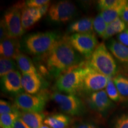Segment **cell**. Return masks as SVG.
I'll list each match as a JSON object with an SVG mask.
<instances>
[{"instance_id":"24","label":"cell","mask_w":128,"mask_h":128,"mask_svg":"<svg viewBox=\"0 0 128 128\" xmlns=\"http://www.w3.org/2000/svg\"><path fill=\"white\" fill-rule=\"evenodd\" d=\"M19 113H6L0 115L1 128H12L15 121L19 118Z\"/></svg>"},{"instance_id":"35","label":"cell","mask_w":128,"mask_h":128,"mask_svg":"<svg viewBox=\"0 0 128 128\" xmlns=\"http://www.w3.org/2000/svg\"><path fill=\"white\" fill-rule=\"evenodd\" d=\"M12 128H30L24 122L18 118L15 121Z\"/></svg>"},{"instance_id":"8","label":"cell","mask_w":128,"mask_h":128,"mask_svg":"<svg viewBox=\"0 0 128 128\" xmlns=\"http://www.w3.org/2000/svg\"><path fill=\"white\" fill-rule=\"evenodd\" d=\"M49 17L58 23H66L71 20L76 12L75 4L70 1H60L50 6Z\"/></svg>"},{"instance_id":"30","label":"cell","mask_w":128,"mask_h":128,"mask_svg":"<svg viewBox=\"0 0 128 128\" xmlns=\"http://www.w3.org/2000/svg\"><path fill=\"white\" fill-rule=\"evenodd\" d=\"M114 128H128V115L123 114L116 119L114 124Z\"/></svg>"},{"instance_id":"17","label":"cell","mask_w":128,"mask_h":128,"mask_svg":"<svg viewBox=\"0 0 128 128\" xmlns=\"http://www.w3.org/2000/svg\"><path fill=\"white\" fill-rule=\"evenodd\" d=\"M93 20L92 18L85 17L71 24L68 28L69 32L74 33H92Z\"/></svg>"},{"instance_id":"37","label":"cell","mask_w":128,"mask_h":128,"mask_svg":"<svg viewBox=\"0 0 128 128\" xmlns=\"http://www.w3.org/2000/svg\"><path fill=\"white\" fill-rule=\"evenodd\" d=\"M72 128H97L94 124H82Z\"/></svg>"},{"instance_id":"7","label":"cell","mask_w":128,"mask_h":128,"mask_svg":"<svg viewBox=\"0 0 128 128\" xmlns=\"http://www.w3.org/2000/svg\"><path fill=\"white\" fill-rule=\"evenodd\" d=\"M46 98L42 94H30L22 92L16 96L14 105L22 112L40 113L44 109Z\"/></svg>"},{"instance_id":"14","label":"cell","mask_w":128,"mask_h":128,"mask_svg":"<svg viewBox=\"0 0 128 128\" xmlns=\"http://www.w3.org/2000/svg\"><path fill=\"white\" fill-rule=\"evenodd\" d=\"M90 102L97 111L103 112L108 110L112 106V101L106 90L94 92L90 96Z\"/></svg>"},{"instance_id":"16","label":"cell","mask_w":128,"mask_h":128,"mask_svg":"<svg viewBox=\"0 0 128 128\" xmlns=\"http://www.w3.org/2000/svg\"><path fill=\"white\" fill-rule=\"evenodd\" d=\"M42 17L37 8L25 7L22 10V23L24 30L30 29Z\"/></svg>"},{"instance_id":"33","label":"cell","mask_w":128,"mask_h":128,"mask_svg":"<svg viewBox=\"0 0 128 128\" xmlns=\"http://www.w3.org/2000/svg\"><path fill=\"white\" fill-rule=\"evenodd\" d=\"M7 38H8V34L7 27H6L4 19H2L1 20V24H0V40H1V42Z\"/></svg>"},{"instance_id":"10","label":"cell","mask_w":128,"mask_h":128,"mask_svg":"<svg viewBox=\"0 0 128 128\" xmlns=\"http://www.w3.org/2000/svg\"><path fill=\"white\" fill-rule=\"evenodd\" d=\"M52 98L62 111L71 115L76 116L82 113L84 106L81 100L74 94H63L54 92Z\"/></svg>"},{"instance_id":"23","label":"cell","mask_w":128,"mask_h":128,"mask_svg":"<svg viewBox=\"0 0 128 128\" xmlns=\"http://www.w3.org/2000/svg\"><path fill=\"white\" fill-rule=\"evenodd\" d=\"M112 80L124 100L128 99V77L123 75H118Z\"/></svg>"},{"instance_id":"15","label":"cell","mask_w":128,"mask_h":128,"mask_svg":"<svg viewBox=\"0 0 128 128\" xmlns=\"http://www.w3.org/2000/svg\"><path fill=\"white\" fill-rule=\"evenodd\" d=\"M22 83L27 93L36 94L40 89L42 82L38 74H22Z\"/></svg>"},{"instance_id":"11","label":"cell","mask_w":128,"mask_h":128,"mask_svg":"<svg viewBox=\"0 0 128 128\" xmlns=\"http://www.w3.org/2000/svg\"><path fill=\"white\" fill-rule=\"evenodd\" d=\"M1 83L5 92L18 94L23 89L22 83V76L20 72L14 70L1 77Z\"/></svg>"},{"instance_id":"9","label":"cell","mask_w":128,"mask_h":128,"mask_svg":"<svg viewBox=\"0 0 128 128\" xmlns=\"http://www.w3.org/2000/svg\"><path fill=\"white\" fill-rule=\"evenodd\" d=\"M110 78L96 71L88 64L84 67L82 89L93 92L103 90L106 87Z\"/></svg>"},{"instance_id":"34","label":"cell","mask_w":128,"mask_h":128,"mask_svg":"<svg viewBox=\"0 0 128 128\" xmlns=\"http://www.w3.org/2000/svg\"><path fill=\"white\" fill-rule=\"evenodd\" d=\"M120 17L124 22V23L128 25V2L124 6Z\"/></svg>"},{"instance_id":"2","label":"cell","mask_w":128,"mask_h":128,"mask_svg":"<svg viewBox=\"0 0 128 128\" xmlns=\"http://www.w3.org/2000/svg\"><path fill=\"white\" fill-rule=\"evenodd\" d=\"M89 65L97 71L110 78L116 76V62L104 43L98 44L90 58Z\"/></svg>"},{"instance_id":"29","label":"cell","mask_w":128,"mask_h":128,"mask_svg":"<svg viewBox=\"0 0 128 128\" xmlns=\"http://www.w3.org/2000/svg\"><path fill=\"white\" fill-rule=\"evenodd\" d=\"M122 2V0H100L98 1V7L102 12L116 7Z\"/></svg>"},{"instance_id":"18","label":"cell","mask_w":128,"mask_h":128,"mask_svg":"<svg viewBox=\"0 0 128 128\" xmlns=\"http://www.w3.org/2000/svg\"><path fill=\"white\" fill-rule=\"evenodd\" d=\"M19 118L30 128H39L44 122V115L36 112H20Z\"/></svg>"},{"instance_id":"22","label":"cell","mask_w":128,"mask_h":128,"mask_svg":"<svg viewBox=\"0 0 128 128\" xmlns=\"http://www.w3.org/2000/svg\"><path fill=\"white\" fill-rule=\"evenodd\" d=\"M126 24L122 20L120 17L117 18L111 23L108 24L107 27L104 34L103 36V39H108L118 33H120L125 30Z\"/></svg>"},{"instance_id":"1","label":"cell","mask_w":128,"mask_h":128,"mask_svg":"<svg viewBox=\"0 0 128 128\" xmlns=\"http://www.w3.org/2000/svg\"><path fill=\"white\" fill-rule=\"evenodd\" d=\"M79 61L76 51L72 47L68 38L60 39L48 54L46 66L55 76L69 70Z\"/></svg>"},{"instance_id":"32","label":"cell","mask_w":128,"mask_h":128,"mask_svg":"<svg viewBox=\"0 0 128 128\" xmlns=\"http://www.w3.org/2000/svg\"><path fill=\"white\" fill-rule=\"evenodd\" d=\"M117 38L119 43L128 47V29H126L119 33Z\"/></svg>"},{"instance_id":"6","label":"cell","mask_w":128,"mask_h":128,"mask_svg":"<svg viewBox=\"0 0 128 128\" xmlns=\"http://www.w3.org/2000/svg\"><path fill=\"white\" fill-rule=\"evenodd\" d=\"M24 3L16 4L15 6L8 10L5 13L4 20L8 31V38L17 39L23 36L24 30L22 23V8L26 6Z\"/></svg>"},{"instance_id":"38","label":"cell","mask_w":128,"mask_h":128,"mask_svg":"<svg viewBox=\"0 0 128 128\" xmlns=\"http://www.w3.org/2000/svg\"><path fill=\"white\" fill-rule=\"evenodd\" d=\"M39 128H51L49 127V126H47V125H46V124H42V125H41L40 127Z\"/></svg>"},{"instance_id":"20","label":"cell","mask_w":128,"mask_h":128,"mask_svg":"<svg viewBox=\"0 0 128 128\" xmlns=\"http://www.w3.org/2000/svg\"><path fill=\"white\" fill-rule=\"evenodd\" d=\"M128 1L127 0H122V2L116 7L110 8L106 10L102 11L100 14L104 21L108 24L111 23L113 21L116 20L117 18L120 17L124 7V6L127 4Z\"/></svg>"},{"instance_id":"19","label":"cell","mask_w":128,"mask_h":128,"mask_svg":"<svg viewBox=\"0 0 128 128\" xmlns=\"http://www.w3.org/2000/svg\"><path fill=\"white\" fill-rule=\"evenodd\" d=\"M70 122V118L66 115L55 114L47 117L44 123L51 128H66Z\"/></svg>"},{"instance_id":"3","label":"cell","mask_w":128,"mask_h":128,"mask_svg":"<svg viewBox=\"0 0 128 128\" xmlns=\"http://www.w3.org/2000/svg\"><path fill=\"white\" fill-rule=\"evenodd\" d=\"M59 40L58 36L55 32H39L26 38L25 46L32 55L40 56L49 54Z\"/></svg>"},{"instance_id":"21","label":"cell","mask_w":128,"mask_h":128,"mask_svg":"<svg viewBox=\"0 0 128 128\" xmlns=\"http://www.w3.org/2000/svg\"><path fill=\"white\" fill-rule=\"evenodd\" d=\"M16 60L22 74H38L34 64L27 55L20 54Z\"/></svg>"},{"instance_id":"13","label":"cell","mask_w":128,"mask_h":128,"mask_svg":"<svg viewBox=\"0 0 128 128\" xmlns=\"http://www.w3.org/2000/svg\"><path fill=\"white\" fill-rule=\"evenodd\" d=\"M108 48L112 55L128 71V47L112 39L108 43Z\"/></svg>"},{"instance_id":"26","label":"cell","mask_w":128,"mask_h":128,"mask_svg":"<svg viewBox=\"0 0 128 128\" xmlns=\"http://www.w3.org/2000/svg\"><path fill=\"white\" fill-rule=\"evenodd\" d=\"M16 65L12 60L1 57L0 58V76L2 77L10 72L15 70Z\"/></svg>"},{"instance_id":"5","label":"cell","mask_w":128,"mask_h":128,"mask_svg":"<svg viewBox=\"0 0 128 128\" xmlns=\"http://www.w3.org/2000/svg\"><path fill=\"white\" fill-rule=\"evenodd\" d=\"M68 39L74 49L87 58H90L98 46V41L93 32L74 33Z\"/></svg>"},{"instance_id":"25","label":"cell","mask_w":128,"mask_h":128,"mask_svg":"<svg viewBox=\"0 0 128 128\" xmlns=\"http://www.w3.org/2000/svg\"><path fill=\"white\" fill-rule=\"evenodd\" d=\"M106 92L109 98L112 101L119 102V101L124 100L119 92H118L112 78H110L108 80V85L106 87Z\"/></svg>"},{"instance_id":"4","label":"cell","mask_w":128,"mask_h":128,"mask_svg":"<svg viewBox=\"0 0 128 128\" xmlns=\"http://www.w3.org/2000/svg\"><path fill=\"white\" fill-rule=\"evenodd\" d=\"M84 68L76 67L60 75L56 82V87L60 92L69 94H76L82 89Z\"/></svg>"},{"instance_id":"27","label":"cell","mask_w":128,"mask_h":128,"mask_svg":"<svg viewBox=\"0 0 128 128\" xmlns=\"http://www.w3.org/2000/svg\"><path fill=\"white\" fill-rule=\"evenodd\" d=\"M108 25L100 14L97 15L94 18L93 29L96 33L102 38H103L104 34Z\"/></svg>"},{"instance_id":"31","label":"cell","mask_w":128,"mask_h":128,"mask_svg":"<svg viewBox=\"0 0 128 128\" xmlns=\"http://www.w3.org/2000/svg\"><path fill=\"white\" fill-rule=\"evenodd\" d=\"M50 3L49 0H28L25 2L26 7L29 8H38Z\"/></svg>"},{"instance_id":"36","label":"cell","mask_w":128,"mask_h":128,"mask_svg":"<svg viewBox=\"0 0 128 128\" xmlns=\"http://www.w3.org/2000/svg\"><path fill=\"white\" fill-rule=\"evenodd\" d=\"M49 6H50V3H48V4H45V5H44V6H42V7H40L38 8L39 12H40V13L42 14V16L45 15V14H46V12H49V8H50Z\"/></svg>"},{"instance_id":"28","label":"cell","mask_w":128,"mask_h":128,"mask_svg":"<svg viewBox=\"0 0 128 128\" xmlns=\"http://www.w3.org/2000/svg\"><path fill=\"white\" fill-rule=\"evenodd\" d=\"M18 108L15 105L12 106L7 101L1 100L0 101V114H6V113H19Z\"/></svg>"},{"instance_id":"12","label":"cell","mask_w":128,"mask_h":128,"mask_svg":"<svg viewBox=\"0 0 128 128\" xmlns=\"http://www.w3.org/2000/svg\"><path fill=\"white\" fill-rule=\"evenodd\" d=\"M20 44L18 40L14 38H7L0 44L1 56L10 60H16L21 54Z\"/></svg>"}]
</instances>
